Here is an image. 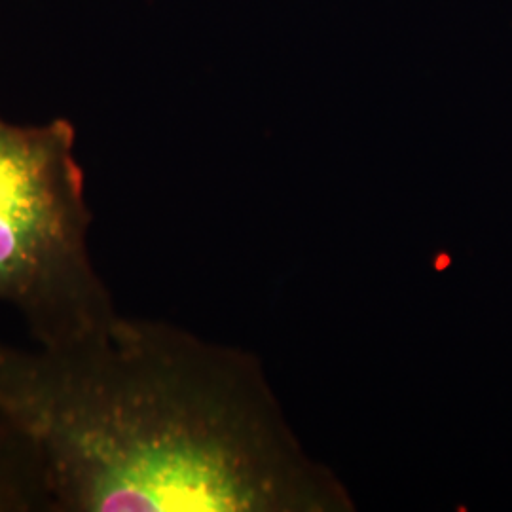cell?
I'll return each mask as SVG.
<instances>
[{
  "label": "cell",
  "mask_w": 512,
  "mask_h": 512,
  "mask_svg": "<svg viewBox=\"0 0 512 512\" xmlns=\"http://www.w3.org/2000/svg\"><path fill=\"white\" fill-rule=\"evenodd\" d=\"M0 410L42 459L54 512H349L260 359L118 313L63 346L0 340Z\"/></svg>",
  "instance_id": "cell-1"
},
{
  "label": "cell",
  "mask_w": 512,
  "mask_h": 512,
  "mask_svg": "<svg viewBox=\"0 0 512 512\" xmlns=\"http://www.w3.org/2000/svg\"><path fill=\"white\" fill-rule=\"evenodd\" d=\"M67 118L16 124L0 116V304L37 346L92 338L118 317L93 264V213Z\"/></svg>",
  "instance_id": "cell-2"
},
{
  "label": "cell",
  "mask_w": 512,
  "mask_h": 512,
  "mask_svg": "<svg viewBox=\"0 0 512 512\" xmlns=\"http://www.w3.org/2000/svg\"><path fill=\"white\" fill-rule=\"evenodd\" d=\"M0 512H54L37 448L0 410Z\"/></svg>",
  "instance_id": "cell-3"
}]
</instances>
